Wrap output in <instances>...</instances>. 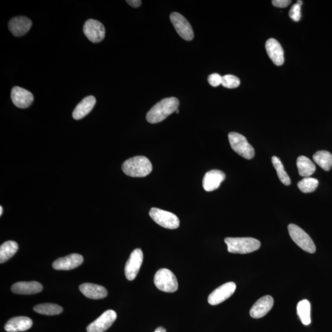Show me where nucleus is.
Listing matches in <instances>:
<instances>
[{
  "instance_id": "obj_32",
  "label": "nucleus",
  "mask_w": 332,
  "mask_h": 332,
  "mask_svg": "<svg viewBox=\"0 0 332 332\" xmlns=\"http://www.w3.org/2000/svg\"><path fill=\"white\" fill-rule=\"evenodd\" d=\"M208 82L212 87H218L222 83V76L219 74H211L208 77Z\"/></svg>"
},
{
  "instance_id": "obj_33",
  "label": "nucleus",
  "mask_w": 332,
  "mask_h": 332,
  "mask_svg": "<svg viewBox=\"0 0 332 332\" xmlns=\"http://www.w3.org/2000/svg\"><path fill=\"white\" fill-rule=\"evenodd\" d=\"M292 1L289 0H273V5L278 8H286L291 4Z\"/></svg>"
},
{
  "instance_id": "obj_13",
  "label": "nucleus",
  "mask_w": 332,
  "mask_h": 332,
  "mask_svg": "<svg viewBox=\"0 0 332 332\" xmlns=\"http://www.w3.org/2000/svg\"><path fill=\"white\" fill-rule=\"evenodd\" d=\"M11 97L12 102L20 109L29 107L34 100L33 95L30 91L18 86L12 88Z\"/></svg>"
},
{
  "instance_id": "obj_5",
  "label": "nucleus",
  "mask_w": 332,
  "mask_h": 332,
  "mask_svg": "<svg viewBox=\"0 0 332 332\" xmlns=\"http://www.w3.org/2000/svg\"><path fill=\"white\" fill-rule=\"evenodd\" d=\"M156 287L162 292L172 293L177 291L178 285L176 277L171 270L160 269L156 272L154 278Z\"/></svg>"
},
{
  "instance_id": "obj_37",
  "label": "nucleus",
  "mask_w": 332,
  "mask_h": 332,
  "mask_svg": "<svg viewBox=\"0 0 332 332\" xmlns=\"http://www.w3.org/2000/svg\"><path fill=\"white\" fill-rule=\"evenodd\" d=\"M2 213H3V208L1 206V207H0V215H2Z\"/></svg>"
},
{
  "instance_id": "obj_16",
  "label": "nucleus",
  "mask_w": 332,
  "mask_h": 332,
  "mask_svg": "<svg viewBox=\"0 0 332 332\" xmlns=\"http://www.w3.org/2000/svg\"><path fill=\"white\" fill-rule=\"evenodd\" d=\"M226 175L220 170H211L204 175L202 180V186L206 192H210L217 190L220 184L225 179Z\"/></svg>"
},
{
  "instance_id": "obj_26",
  "label": "nucleus",
  "mask_w": 332,
  "mask_h": 332,
  "mask_svg": "<svg viewBox=\"0 0 332 332\" xmlns=\"http://www.w3.org/2000/svg\"><path fill=\"white\" fill-rule=\"evenodd\" d=\"M33 310L37 313L46 316L58 315L63 312V307L53 303L39 304L34 307Z\"/></svg>"
},
{
  "instance_id": "obj_12",
  "label": "nucleus",
  "mask_w": 332,
  "mask_h": 332,
  "mask_svg": "<svg viewBox=\"0 0 332 332\" xmlns=\"http://www.w3.org/2000/svg\"><path fill=\"white\" fill-rule=\"evenodd\" d=\"M117 315L115 310L109 309L103 313L87 327L88 332H103L109 329L116 321Z\"/></svg>"
},
{
  "instance_id": "obj_11",
  "label": "nucleus",
  "mask_w": 332,
  "mask_h": 332,
  "mask_svg": "<svg viewBox=\"0 0 332 332\" xmlns=\"http://www.w3.org/2000/svg\"><path fill=\"white\" fill-rule=\"evenodd\" d=\"M143 259V252L137 248L132 252L125 266V275L129 281H133L136 278Z\"/></svg>"
},
{
  "instance_id": "obj_8",
  "label": "nucleus",
  "mask_w": 332,
  "mask_h": 332,
  "mask_svg": "<svg viewBox=\"0 0 332 332\" xmlns=\"http://www.w3.org/2000/svg\"><path fill=\"white\" fill-rule=\"evenodd\" d=\"M170 19L178 35L186 41H192L194 38L193 30L185 17L178 12H172Z\"/></svg>"
},
{
  "instance_id": "obj_1",
  "label": "nucleus",
  "mask_w": 332,
  "mask_h": 332,
  "mask_svg": "<svg viewBox=\"0 0 332 332\" xmlns=\"http://www.w3.org/2000/svg\"><path fill=\"white\" fill-rule=\"evenodd\" d=\"M179 106L178 98L172 97L159 101L147 114V121L151 124H156L167 118L171 114L176 112Z\"/></svg>"
},
{
  "instance_id": "obj_21",
  "label": "nucleus",
  "mask_w": 332,
  "mask_h": 332,
  "mask_svg": "<svg viewBox=\"0 0 332 332\" xmlns=\"http://www.w3.org/2000/svg\"><path fill=\"white\" fill-rule=\"evenodd\" d=\"M43 288L38 282H19L12 285L11 291L16 294L32 295L42 292Z\"/></svg>"
},
{
  "instance_id": "obj_9",
  "label": "nucleus",
  "mask_w": 332,
  "mask_h": 332,
  "mask_svg": "<svg viewBox=\"0 0 332 332\" xmlns=\"http://www.w3.org/2000/svg\"><path fill=\"white\" fill-rule=\"evenodd\" d=\"M83 32L89 40L94 43L102 41L106 36V29L103 25L99 21L89 19L86 22Z\"/></svg>"
},
{
  "instance_id": "obj_17",
  "label": "nucleus",
  "mask_w": 332,
  "mask_h": 332,
  "mask_svg": "<svg viewBox=\"0 0 332 332\" xmlns=\"http://www.w3.org/2000/svg\"><path fill=\"white\" fill-rule=\"evenodd\" d=\"M266 50L269 57L277 66H281L284 63V52L280 43L276 39L267 40Z\"/></svg>"
},
{
  "instance_id": "obj_31",
  "label": "nucleus",
  "mask_w": 332,
  "mask_h": 332,
  "mask_svg": "<svg viewBox=\"0 0 332 332\" xmlns=\"http://www.w3.org/2000/svg\"><path fill=\"white\" fill-rule=\"evenodd\" d=\"M301 6L295 3L289 11V16L295 22H298L301 19Z\"/></svg>"
},
{
  "instance_id": "obj_27",
  "label": "nucleus",
  "mask_w": 332,
  "mask_h": 332,
  "mask_svg": "<svg viewBox=\"0 0 332 332\" xmlns=\"http://www.w3.org/2000/svg\"><path fill=\"white\" fill-rule=\"evenodd\" d=\"M297 314L301 322L304 325H308L310 324V304L309 301L307 300H303L300 301L297 304Z\"/></svg>"
},
{
  "instance_id": "obj_2",
  "label": "nucleus",
  "mask_w": 332,
  "mask_h": 332,
  "mask_svg": "<svg viewBox=\"0 0 332 332\" xmlns=\"http://www.w3.org/2000/svg\"><path fill=\"white\" fill-rule=\"evenodd\" d=\"M122 169L129 177H144L152 172L153 166L147 157L137 156L126 160L122 164Z\"/></svg>"
},
{
  "instance_id": "obj_15",
  "label": "nucleus",
  "mask_w": 332,
  "mask_h": 332,
  "mask_svg": "<svg viewBox=\"0 0 332 332\" xmlns=\"http://www.w3.org/2000/svg\"><path fill=\"white\" fill-rule=\"evenodd\" d=\"M32 26V22L25 16L12 18L9 22V30L14 36L19 37L26 35Z\"/></svg>"
},
{
  "instance_id": "obj_6",
  "label": "nucleus",
  "mask_w": 332,
  "mask_h": 332,
  "mask_svg": "<svg viewBox=\"0 0 332 332\" xmlns=\"http://www.w3.org/2000/svg\"><path fill=\"white\" fill-rule=\"evenodd\" d=\"M289 235L298 247L310 254L315 253L316 250V245L310 237L295 224H290L288 226Z\"/></svg>"
},
{
  "instance_id": "obj_20",
  "label": "nucleus",
  "mask_w": 332,
  "mask_h": 332,
  "mask_svg": "<svg viewBox=\"0 0 332 332\" xmlns=\"http://www.w3.org/2000/svg\"><path fill=\"white\" fill-rule=\"evenodd\" d=\"M32 325V320L28 317H15L9 320L5 326V329L8 332L24 331L29 330Z\"/></svg>"
},
{
  "instance_id": "obj_38",
  "label": "nucleus",
  "mask_w": 332,
  "mask_h": 332,
  "mask_svg": "<svg viewBox=\"0 0 332 332\" xmlns=\"http://www.w3.org/2000/svg\"><path fill=\"white\" fill-rule=\"evenodd\" d=\"M175 112H176V113L178 114V113H179V110H177Z\"/></svg>"
},
{
  "instance_id": "obj_19",
  "label": "nucleus",
  "mask_w": 332,
  "mask_h": 332,
  "mask_svg": "<svg viewBox=\"0 0 332 332\" xmlns=\"http://www.w3.org/2000/svg\"><path fill=\"white\" fill-rule=\"evenodd\" d=\"M79 291L85 297L91 299H102L107 296V289L100 285L85 283L79 286Z\"/></svg>"
},
{
  "instance_id": "obj_3",
  "label": "nucleus",
  "mask_w": 332,
  "mask_h": 332,
  "mask_svg": "<svg viewBox=\"0 0 332 332\" xmlns=\"http://www.w3.org/2000/svg\"><path fill=\"white\" fill-rule=\"evenodd\" d=\"M227 251L232 254H245L259 249L261 243L252 238H226L224 239Z\"/></svg>"
},
{
  "instance_id": "obj_28",
  "label": "nucleus",
  "mask_w": 332,
  "mask_h": 332,
  "mask_svg": "<svg viewBox=\"0 0 332 332\" xmlns=\"http://www.w3.org/2000/svg\"><path fill=\"white\" fill-rule=\"evenodd\" d=\"M273 165L275 168L277 174L283 184L286 186L290 185L291 183V178L288 177L287 172H285L282 163L278 157L274 156L272 159Z\"/></svg>"
},
{
  "instance_id": "obj_22",
  "label": "nucleus",
  "mask_w": 332,
  "mask_h": 332,
  "mask_svg": "<svg viewBox=\"0 0 332 332\" xmlns=\"http://www.w3.org/2000/svg\"><path fill=\"white\" fill-rule=\"evenodd\" d=\"M95 103H96V98L92 95L83 98L74 110L73 118L76 120L85 118L93 109Z\"/></svg>"
},
{
  "instance_id": "obj_35",
  "label": "nucleus",
  "mask_w": 332,
  "mask_h": 332,
  "mask_svg": "<svg viewBox=\"0 0 332 332\" xmlns=\"http://www.w3.org/2000/svg\"><path fill=\"white\" fill-rule=\"evenodd\" d=\"M155 332H166V330L164 327H159L156 329Z\"/></svg>"
},
{
  "instance_id": "obj_36",
  "label": "nucleus",
  "mask_w": 332,
  "mask_h": 332,
  "mask_svg": "<svg viewBox=\"0 0 332 332\" xmlns=\"http://www.w3.org/2000/svg\"><path fill=\"white\" fill-rule=\"evenodd\" d=\"M297 4H298V5H299L300 6L303 5V2L301 1V0H300V1H297Z\"/></svg>"
},
{
  "instance_id": "obj_24",
  "label": "nucleus",
  "mask_w": 332,
  "mask_h": 332,
  "mask_svg": "<svg viewBox=\"0 0 332 332\" xmlns=\"http://www.w3.org/2000/svg\"><path fill=\"white\" fill-rule=\"evenodd\" d=\"M18 244L13 241H6L0 247V263H3L14 256L18 250Z\"/></svg>"
},
{
  "instance_id": "obj_30",
  "label": "nucleus",
  "mask_w": 332,
  "mask_h": 332,
  "mask_svg": "<svg viewBox=\"0 0 332 332\" xmlns=\"http://www.w3.org/2000/svg\"><path fill=\"white\" fill-rule=\"evenodd\" d=\"M241 84V81L238 77L233 75H226L222 76V83L223 87L229 89L238 88Z\"/></svg>"
},
{
  "instance_id": "obj_25",
  "label": "nucleus",
  "mask_w": 332,
  "mask_h": 332,
  "mask_svg": "<svg viewBox=\"0 0 332 332\" xmlns=\"http://www.w3.org/2000/svg\"><path fill=\"white\" fill-rule=\"evenodd\" d=\"M313 160L325 171H330L332 167V155L327 151H318L313 155Z\"/></svg>"
},
{
  "instance_id": "obj_18",
  "label": "nucleus",
  "mask_w": 332,
  "mask_h": 332,
  "mask_svg": "<svg viewBox=\"0 0 332 332\" xmlns=\"http://www.w3.org/2000/svg\"><path fill=\"white\" fill-rule=\"evenodd\" d=\"M273 304L274 300L270 295L261 297L252 307L250 315L254 319L263 318L272 309Z\"/></svg>"
},
{
  "instance_id": "obj_10",
  "label": "nucleus",
  "mask_w": 332,
  "mask_h": 332,
  "mask_svg": "<svg viewBox=\"0 0 332 332\" xmlns=\"http://www.w3.org/2000/svg\"><path fill=\"white\" fill-rule=\"evenodd\" d=\"M236 285L235 282H227L220 286L219 287L215 289L209 295L208 297V303L211 305H217L227 298L232 296L236 291Z\"/></svg>"
},
{
  "instance_id": "obj_7",
  "label": "nucleus",
  "mask_w": 332,
  "mask_h": 332,
  "mask_svg": "<svg viewBox=\"0 0 332 332\" xmlns=\"http://www.w3.org/2000/svg\"><path fill=\"white\" fill-rule=\"evenodd\" d=\"M149 215L155 222L165 229L174 230L179 227V219L171 212L153 208L151 209Z\"/></svg>"
},
{
  "instance_id": "obj_34",
  "label": "nucleus",
  "mask_w": 332,
  "mask_h": 332,
  "mask_svg": "<svg viewBox=\"0 0 332 332\" xmlns=\"http://www.w3.org/2000/svg\"><path fill=\"white\" fill-rule=\"evenodd\" d=\"M126 2L133 8L139 7L141 5V1H140V0H128Z\"/></svg>"
},
{
  "instance_id": "obj_29",
  "label": "nucleus",
  "mask_w": 332,
  "mask_h": 332,
  "mask_svg": "<svg viewBox=\"0 0 332 332\" xmlns=\"http://www.w3.org/2000/svg\"><path fill=\"white\" fill-rule=\"evenodd\" d=\"M319 181L316 178L312 177H304L298 183V187L304 193H312L315 192L318 186Z\"/></svg>"
},
{
  "instance_id": "obj_4",
  "label": "nucleus",
  "mask_w": 332,
  "mask_h": 332,
  "mask_svg": "<svg viewBox=\"0 0 332 332\" xmlns=\"http://www.w3.org/2000/svg\"><path fill=\"white\" fill-rule=\"evenodd\" d=\"M231 147L239 156L247 159H252L255 156V150L247 138L238 132H232L229 134Z\"/></svg>"
},
{
  "instance_id": "obj_23",
  "label": "nucleus",
  "mask_w": 332,
  "mask_h": 332,
  "mask_svg": "<svg viewBox=\"0 0 332 332\" xmlns=\"http://www.w3.org/2000/svg\"><path fill=\"white\" fill-rule=\"evenodd\" d=\"M298 173L301 177H309L316 171V165L310 160L304 156L298 157L297 160Z\"/></svg>"
},
{
  "instance_id": "obj_14",
  "label": "nucleus",
  "mask_w": 332,
  "mask_h": 332,
  "mask_svg": "<svg viewBox=\"0 0 332 332\" xmlns=\"http://www.w3.org/2000/svg\"><path fill=\"white\" fill-rule=\"evenodd\" d=\"M84 261L82 255L73 254L66 257L58 258L52 263V267L56 270H71L81 265Z\"/></svg>"
}]
</instances>
